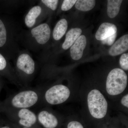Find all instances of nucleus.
I'll list each match as a JSON object with an SVG mask.
<instances>
[{"mask_svg":"<svg viewBox=\"0 0 128 128\" xmlns=\"http://www.w3.org/2000/svg\"><path fill=\"white\" fill-rule=\"evenodd\" d=\"M128 83V76L122 69L115 68L108 73L106 81L107 92L110 96L121 94L125 90Z\"/></svg>","mask_w":128,"mask_h":128,"instance_id":"f257e3e1","label":"nucleus"},{"mask_svg":"<svg viewBox=\"0 0 128 128\" xmlns=\"http://www.w3.org/2000/svg\"><path fill=\"white\" fill-rule=\"evenodd\" d=\"M87 102L90 114L94 118L101 119L106 116L108 111V102L100 91L94 89L89 92Z\"/></svg>","mask_w":128,"mask_h":128,"instance_id":"f03ea898","label":"nucleus"},{"mask_svg":"<svg viewBox=\"0 0 128 128\" xmlns=\"http://www.w3.org/2000/svg\"><path fill=\"white\" fill-rule=\"evenodd\" d=\"M70 95V89L63 85L54 86L46 92L45 98L48 103L51 105H57L64 102Z\"/></svg>","mask_w":128,"mask_h":128,"instance_id":"7ed1b4c3","label":"nucleus"},{"mask_svg":"<svg viewBox=\"0 0 128 128\" xmlns=\"http://www.w3.org/2000/svg\"><path fill=\"white\" fill-rule=\"evenodd\" d=\"M38 100V96L34 92L31 90L21 92L12 98V105L15 107L26 108L34 105Z\"/></svg>","mask_w":128,"mask_h":128,"instance_id":"20e7f679","label":"nucleus"},{"mask_svg":"<svg viewBox=\"0 0 128 128\" xmlns=\"http://www.w3.org/2000/svg\"><path fill=\"white\" fill-rule=\"evenodd\" d=\"M31 33L32 36L40 44H44L50 38V28L46 23L42 24L34 28L31 31Z\"/></svg>","mask_w":128,"mask_h":128,"instance_id":"39448f33","label":"nucleus"},{"mask_svg":"<svg viewBox=\"0 0 128 128\" xmlns=\"http://www.w3.org/2000/svg\"><path fill=\"white\" fill-rule=\"evenodd\" d=\"M16 65L18 69L28 74H32L34 72L35 69L34 60L28 54H23L18 57Z\"/></svg>","mask_w":128,"mask_h":128,"instance_id":"423d86ee","label":"nucleus"},{"mask_svg":"<svg viewBox=\"0 0 128 128\" xmlns=\"http://www.w3.org/2000/svg\"><path fill=\"white\" fill-rule=\"evenodd\" d=\"M86 42V38L84 35H82L72 45L70 49V54L73 60H77L81 58Z\"/></svg>","mask_w":128,"mask_h":128,"instance_id":"0eeeda50","label":"nucleus"},{"mask_svg":"<svg viewBox=\"0 0 128 128\" xmlns=\"http://www.w3.org/2000/svg\"><path fill=\"white\" fill-rule=\"evenodd\" d=\"M117 27L113 24L104 22L98 28L96 34V39L102 41L117 33Z\"/></svg>","mask_w":128,"mask_h":128,"instance_id":"6e6552de","label":"nucleus"},{"mask_svg":"<svg viewBox=\"0 0 128 128\" xmlns=\"http://www.w3.org/2000/svg\"><path fill=\"white\" fill-rule=\"evenodd\" d=\"M128 35L125 34L112 44L108 51L110 55L116 56L128 50Z\"/></svg>","mask_w":128,"mask_h":128,"instance_id":"1a4fd4ad","label":"nucleus"},{"mask_svg":"<svg viewBox=\"0 0 128 128\" xmlns=\"http://www.w3.org/2000/svg\"><path fill=\"white\" fill-rule=\"evenodd\" d=\"M38 119L40 122L45 128H56L58 124L56 117L46 111L40 113Z\"/></svg>","mask_w":128,"mask_h":128,"instance_id":"9d476101","label":"nucleus"},{"mask_svg":"<svg viewBox=\"0 0 128 128\" xmlns=\"http://www.w3.org/2000/svg\"><path fill=\"white\" fill-rule=\"evenodd\" d=\"M18 116L20 118L19 123L26 128H29L36 121V117L34 113L26 108H22L19 111Z\"/></svg>","mask_w":128,"mask_h":128,"instance_id":"9b49d317","label":"nucleus"},{"mask_svg":"<svg viewBox=\"0 0 128 128\" xmlns=\"http://www.w3.org/2000/svg\"><path fill=\"white\" fill-rule=\"evenodd\" d=\"M82 30L79 28H73L66 33L64 41L62 44L63 49L66 50L71 47L80 36Z\"/></svg>","mask_w":128,"mask_h":128,"instance_id":"f8f14e48","label":"nucleus"},{"mask_svg":"<svg viewBox=\"0 0 128 128\" xmlns=\"http://www.w3.org/2000/svg\"><path fill=\"white\" fill-rule=\"evenodd\" d=\"M42 9L39 6H36L30 9L25 18V24L28 27L32 28L34 25Z\"/></svg>","mask_w":128,"mask_h":128,"instance_id":"ddd939ff","label":"nucleus"},{"mask_svg":"<svg viewBox=\"0 0 128 128\" xmlns=\"http://www.w3.org/2000/svg\"><path fill=\"white\" fill-rule=\"evenodd\" d=\"M68 28V22L66 19L62 18L56 25L53 32L54 39L58 41L61 39L66 32Z\"/></svg>","mask_w":128,"mask_h":128,"instance_id":"4468645a","label":"nucleus"},{"mask_svg":"<svg viewBox=\"0 0 128 128\" xmlns=\"http://www.w3.org/2000/svg\"><path fill=\"white\" fill-rule=\"evenodd\" d=\"M122 1V0H108L107 12L109 17L114 18L118 14Z\"/></svg>","mask_w":128,"mask_h":128,"instance_id":"2eb2a0df","label":"nucleus"},{"mask_svg":"<svg viewBox=\"0 0 128 128\" xmlns=\"http://www.w3.org/2000/svg\"><path fill=\"white\" fill-rule=\"evenodd\" d=\"M96 4V1L94 0H76L75 7L79 10L87 12L93 9Z\"/></svg>","mask_w":128,"mask_h":128,"instance_id":"dca6fc26","label":"nucleus"},{"mask_svg":"<svg viewBox=\"0 0 128 128\" xmlns=\"http://www.w3.org/2000/svg\"><path fill=\"white\" fill-rule=\"evenodd\" d=\"M6 31L4 23L0 19V47L4 45L6 41Z\"/></svg>","mask_w":128,"mask_h":128,"instance_id":"f3484780","label":"nucleus"},{"mask_svg":"<svg viewBox=\"0 0 128 128\" xmlns=\"http://www.w3.org/2000/svg\"><path fill=\"white\" fill-rule=\"evenodd\" d=\"M120 64L122 69L125 70H128V54H124L120 57Z\"/></svg>","mask_w":128,"mask_h":128,"instance_id":"a211bd4d","label":"nucleus"},{"mask_svg":"<svg viewBox=\"0 0 128 128\" xmlns=\"http://www.w3.org/2000/svg\"><path fill=\"white\" fill-rule=\"evenodd\" d=\"M76 0H64L63 2L61 9L64 11L68 10L76 4Z\"/></svg>","mask_w":128,"mask_h":128,"instance_id":"6ab92c4d","label":"nucleus"},{"mask_svg":"<svg viewBox=\"0 0 128 128\" xmlns=\"http://www.w3.org/2000/svg\"><path fill=\"white\" fill-rule=\"evenodd\" d=\"M41 2L53 10H55L57 9L58 3V0H42Z\"/></svg>","mask_w":128,"mask_h":128,"instance_id":"aec40b11","label":"nucleus"},{"mask_svg":"<svg viewBox=\"0 0 128 128\" xmlns=\"http://www.w3.org/2000/svg\"><path fill=\"white\" fill-rule=\"evenodd\" d=\"M117 33L113 34L106 39L102 41V43L104 44H106L108 46H111L114 43L116 38Z\"/></svg>","mask_w":128,"mask_h":128,"instance_id":"412c9836","label":"nucleus"},{"mask_svg":"<svg viewBox=\"0 0 128 128\" xmlns=\"http://www.w3.org/2000/svg\"><path fill=\"white\" fill-rule=\"evenodd\" d=\"M67 128H84L81 123L77 121H72L69 122Z\"/></svg>","mask_w":128,"mask_h":128,"instance_id":"4be33fe9","label":"nucleus"},{"mask_svg":"<svg viewBox=\"0 0 128 128\" xmlns=\"http://www.w3.org/2000/svg\"><path fill=\"white\" fill-rule=\"evenodd\" d=\"M6 62L4 57L0 54V70H2L6 68Z\"/></svg>","mask_w":128,"mask_h":128,"instance_id":"5701e85b","label":"nucleus"},{"mask_svg":"<svg viewBox=\"0 0 128 128\" xmlns=\"http://www.w3.org/2000/svg\"><path fill=\"white\" fill-rule=\"evenodd\" d=\"M121 103L122 105L128 108V94H126L121 98Z\"/></svg>","mask_w":128,"mask_h":128,"instance_id":"b1692460","label":"nucleus"},{"mask_svg":"<svg viewBox=\"0 0 128 128\" xmlns=\"http://www.w3.org/2000/svg\"><path fill=\"white\" fill-rule=\"evenodd\" d=\"M9 128V127H7V126H5V127H2V128Z\"/></svg>","mask_w":128,"mask_h":128,"instance_id":"393cba45","label":"nucleus"},{"mask_svg":"<svg viewBox=\"0 0 128 128\" xmlns=\"http://www.w3.org/2000/svg\"><path fill=\"white\" fill-rule=\"evenodd\" d=\"M99 128H108L107 127H105V126H103V127H100Z\"/></svg>","mask_w":128,"mask_h":128,"instance_id":"a878e982","label":"nucleus"},{"mask_svg":"<svg viewBox=\"0 0 128 128\" xmlns=\"http://www.w3.org/2000/svg\"><path fill=\"white\" fill-rule=\"evenodd\" d=\"M26 128V127H25V128Z\"/></svg>","mask_w":128,"mask_h":128,"instance_id":"bb28decb","label":"nucleus"}]
</instances>
